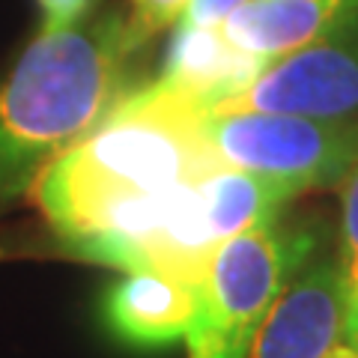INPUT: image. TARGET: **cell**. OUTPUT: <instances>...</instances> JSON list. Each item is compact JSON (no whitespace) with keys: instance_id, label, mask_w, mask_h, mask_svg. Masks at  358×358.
<instances>
[{"instance_id":"obj_14","label":"cell","mask_w":358,"mask_h":358,"mask_svg":"<svg viewBox=\"0 0 358 358\" xmlns=\"http://www.w3.org/2000/svg\"><path fill=\"white\" fill-rule=\"evenodd\" d=\"M326 358H358V350L355 346H350V343H338V346H331V352L326 355Z\"/></svg>"},{"instance_id":"obj_10","label":"cell","mask_w":358,"mask_h":358,"mask_svg":"<svg viewBox=\"0 0 358 358\" xmlns=\"http://www.w3.org/2000/svg\"><path fill=\"white\" fill-rule=\"evenodd\" d=\"M192 0H126V24L134 45L143 51L162 30L179 24Z\"/></svg>"},{"instance_id":"obj_2","label":"cell","mask_w":358,"mask_h":358,"mask_svg":"<svg viewBox=\"0 0 358 358\" xmlns=\"http://www.w3.org/2000/svg\"><path fill=\"white\" fill-rule=\"evenodd\" d=\"M134 45L126 6L39 33L0 81V215L129 93Z\"/></svg>"},{"instance_id":"obj_11","label":"cell","mask_w":358,"mask_h":358,"mask_svg":"<svg viewBox=\"0 0 358 358\" xmlns=\"http://www.w3.org/2000/svg\"><path fill=\"white\" fill-rule=\"evenodd\" d=\"M102 0H36L42 30L39 33H57L78 27L93 18Z\"/></svg>"},{"instance_id":"obj_1","label":"cell","mask_w":358,"mask_h":358,"mask_svg":"<svg viewBox=\"0 0 358 358\" xmlns=\"http://www.w3.org/2000/svg\"><path fill=\"white\" fill-rule=\"evenodd\" d=\"M203 117L194 99L159 81L122 93L33 182L54 239L90 263L200 287L221 245L206 176L224 164Z\"/></svg>"},{"instance_id":"obj_6","label":"cell","mask_w":358,"mask_h":358,"mask_svg":"<svg viewBox=\"0 0 358 358\" xmlns=\"http://www.w3.org/2000/svg\"><path fill=\"white\" fill-rule=\"evenodd\" d=\"M343 310L341 260L313 254L268 310L248 358H326L343 341Z\"/></svg>"},{"instance_id":"obj_12","label":"cell","mask_w":358,"mask_h":358,"mask_svg":"<svg viewBox=\"0 0 358 358\" xmlns=\"http://www.w3.org/2000/svg\"><path fill=\"white\" fill-rule=\"evenodd\" d=\"M248 3V0H192L179 24H194V27H218L233 9Z\"/></svg>"},{"instance_id":"obj_5","label":"cell","mask_w":358,"mask_h":358,"mask_svg":"<svg viewBox=\"0 0 358 358\" xmlns=\"http://www.w3.org/2000/svg\"><path fill=\"white\" fill-rule=\"evenodd\" d=\"M296 114L329 122H358V6L341 24L263 72L209 110Z\"/></svg>"},{"instance_id":"obj_13","label":"cell","mask_w":358,"mask_h":358,"mask_svg":"<svg viewBox=\"0 0 358 358\" xmlns=\"http://www.w3.org/2000/svg\"><path fill=\"white\" fill-rule=\"evenodd\" d=\"M343 343L358 350V278L346 284V310H343Z\"/></svg>"},{"instance_id":"obj_9","label":"cell","mask_w":358,"mask_h":358,"mask_svg":"<svg viewBox=\"0 0 358 358\" xmlns=\"http://www.w3.org/2000/svg\"><path fill=\"white\" fill-rule=\"evenodd\" d=\"M263 60L233 48L221 27L176 24L155 81L194 99L209 114L221 99L233 96L263 72Z\"/></svg>"},{"instance_id":"obj_4","label":"cell","mask_w":358,"mask_h":358,"mask_svg":"<svg viewBox=\"0 0 358 358\" xmlns=\"http://www.w3.org/2000/svg\"><path fill=\"white\" fill-rule=\"evenodd\" d=\"M203 129L224 164L284 182L299 194L341 185L358 162V122L227 110L206 114Z\"/></svg>"},{"instance_id":"obj_3","label":"cell","mask_w":358,"mask_h":358,"mask_svg":"<svg viewBox=\"0 0 358 358\" xmlns=\"http://www.w3.org/2000/svg\"><path fill=\"white\" fill-rule=\"evenodd\" d=\"M322 245V224L275 215L221 242L197 287L188 358H248L287 284Z\"/></svg>"},{"instance_id":"obj_7","label":"cell","mask_w":358,"mask_h":358,"mask_svg":"<svg viewBox=\"0 0 358 358\" xmlns=\"http://www.w3.org/2000/svg\"><path fill=\"white\" fill-rule=\"evenodd\" d=\"M99 317L114 341L134 350H162L185 341L197 317V287L152 268L126 272L105 289Z\"/></svg>"},{"instance_id":"obj_8","label":"cell","mask_w":358,"mask_h":358,"mask_svg":"<svg viewBox=\"0 0 358 358\" xmlns=\"http://www.w3.org/2000/svg\"><path fill=\"white\" fill-rule=\"evenodd\" d=\"M355 6L358 0H248L218 27L233 48L272 63L320 39Z\"/></svg>"}]
</instances>
